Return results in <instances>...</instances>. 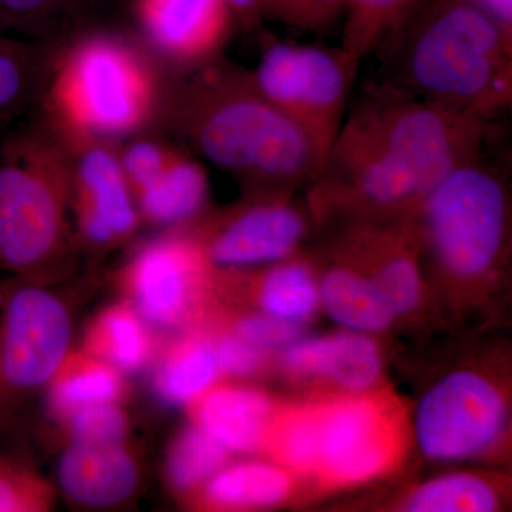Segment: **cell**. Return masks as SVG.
I'll return each instance as SVG.
<instances>
[{
    "instance_id": "f1b7e54d",
    "label": "cell",
    "mask_w": 512,
    "mask_h": 512,
    "mask_svg": "<svg viewBox=\"0 0 512 512\" xmlns=\"http://www.w3.org/2000/svg\"><path fill=\"white\" fill-rule=\"evenodd\" d=\"M228 451L197 424L175 439L167 458V476L178 490L197 487L224 467Z\"/></svg>"
},
{
    "instance_id": "7a4b0ae2",
    "label": "cell",
    "mask_w": 512,
    "mask_h": 512,
    "mask_svg": "<svg viewBox=\"0 0 512 512\" xmlns=\"http://www.w3.org/2000/svg\"><path fill=\"white\" fill-rule=\"evenodd\" d=\"M160 120L194 156L254 194H291L322 171L302 128L259 92L251 70L224 56L180 73L167 86Z\"/></svg>"
},
{
    "instance_id": "ffe728a7",
    "label": "cell",
    "mask_w": 512,
    "mask_h": 512,
    "mask_svg": "<svg viewBox=\"0 0 512 512\" xmlns=\"http://www.w3.org/2000/svg\"><path fill=\"white\" fill-rule=\"evenodd\" d=\"M319 302L333 322L350 332H380L394 319L372 278L348 266H335L323 275Z\"/></svg>"
},
{
    "instance_id": "f546056e",
    "label": "cell",
    "mask_w": 512,
    "mask_h": 512,
    "mask_svg": "<svg viewBox=\"0 0 512 512\" xmlns=\"http://www.w3.org/2000/svg\"><path fill=\"white\" fill-rule=\"evenodd\" d=\"M52 498L49 485L25 461L0 456V512L46 511Z\"/></svg>"
},
{
    "instance_id": "d4e9b609",
    "label": "cell",
    "mask_w": 512,
    "mask_h": 512,
    "mask_svg": "<svg viewBox=\"0 0 512 512\" xmlns=\"http://www.w3.org/2000/svg\"><path fill=\"white\" fill-rule=\"evenodd\" d=\"M84 352L123 372H136L151 355V340L143 319L127 305L113 306L93 323Z\"/></svg>"
},
{
    "instance_id": "5b68a950",
    "label": "cell",
    "mask_w": 512,
    "mask_h": 512,
    "mask_svg": "<svg viewBox=\"0 0 512 512\" xmlns=\"http://www.w3.org/2000/svg\"><path fill=\"white\" fill-rule=\"evenodd\" d=\"M36 117L0 143V265L19 274L62 251L70 207L62 141Z\"/></svg>"
},
{
    "instance_id": "2e32d148",
    "label": "cell",
    "mask_w": 512,
    "mask_h": 512,
    "mask_svg": "<svg viewBox=\"0 0 512 512\" xmlns=\"http://www.w3.org/2000/svg\"><path fill=\"white\" fill-rule=\"evenodd\" d=\"M59 481L64 493L77 503L107 507L134 493L138 471L123 444L72 443L60 458Z\"/></svg>"
},
{
    "instance_id": "8992f818",
    "label": "cell",
    "mask_w": 512,
    "mask_h": 512,
    "mask_svg": "<svg viewBox=\"0 0 512 512\" xmlns=\"http://www.w3.org/2000/svg\"><path fill=\"white\" fill-rule=\"evenodd\" d=\"M483 153L450 171L423 201L420 237L443 271L463 281L483 278L507 247L510 195L503 165Z\"/></svg>"
},
{
    "instance_id": "6da1fadb",
    "label": "cell",
    "mask_w": 512,
    "mask_h": 512,
    "mask_svg": "<svg viewBox=\"0 0 512 512\" xmlns=\"http://www.w3.org/2000/svg\"><path fill=\"white\" fill-rule=\"evenodd\" d=\"M495 124L367 82L311 185L319 210L353 212L367 222L416 217L429 192L464 161L483 153Z\"/></svg>"
},
{
    "instance_id": "3957f363",
    "label": "cell",
    "mask_w": 512,
    "mask_h": 512,
    "mask_svg": "<svg viewBox=\"0 0 512 512\" xmlns=\"http://www.w3.org/2000/svg\"><path fill=\"white\" fill-rule=\"evenodd\" d=\"M382 52L414 97L487 123L511 109L512 35L473 0H424Z\"/></svg>"
},
{
    "instance_id": "1f68e13d",
    "label": "cell",
    "mask_w": 512,
    "mask_h": 512,
    "mask_svg": "<svg viewBox=\"0 0 512 512\" xmlns=\"http://www.w3.org/2000/svg\"><path fill=\"white\" fill-rule=\"evenodd\" d=\"M345 3L346 0H266V19L299 32L323 33L342 18Z\"/></svg>"
},
{
    "instance_id": "4316f807",
    "label": "cell",
    "mask_w": 512,
    "mask_h": 512,
    "mask_svg": "<svg viewBox=\"0 0 512 512\" xmlns=\"http://www.w3.org/2000/svg\"><path fill=\"white\" fill-rule=\"evenodd\" d=\"M94 0H0V32L53 43L70 32Z\"/></svg>"
},
{
    "instance_id": "5bb4252c",
    "label": "cell",
    "mask_w": 512,
    "mask_h": 512,
    "mask_svg": "<svg viewBox=\"0 0 512 512\" xmlns=\"http://www.w3.org/2000/svg\"><path fill=\"white\" fill-rule=\"evenodd\" d=\"M316 470L338 484L379 476L393 460V431L382 409L367 399L345 400L316 410Z\"/></svg>"
},
{
    "instance_id": "52a82bcc",
    "label": "cell",
    "mask_w": 512,
    "mask_h": 512,
    "mask_svg": "<svg viewBox=\"0 0 512 512\" xmlns=\"http://www.w3.org/2000/svg\"><path fill=\"white\" fill-rule=\"evenodd\" d=\"M359 67L340 46L265 35L251 76L259 92L302 128L325 164L348 113Z\"/></svg>"
},
{
    "instance_id": "8fae6325",
    "label": "cell",
    "mask_w": 512,
    "mask_h": 512,
    "mask_svg": "<svg viewBox=\"0 0 512 512\" xmlns=\"http://www.w3.org/2000/svg\"><path fill=\"white\" fill-rule=\"evenodd\" d=\"M197 238L211 265L249 268L285 261L301 247L308 222L291 194H255Z\"/></svg>"
},
{
    "instance_id": "4fadbf2b",
    "label": "cell",
    "mask_w": 512,
    "mask_h": 512,
    "mask_svg": "<svg viewBox=\"0 0 512 512\" xmlns=\"http://www.w3.org/2000/svg\"><path fill=\"white\" fill-rule=\"evenodd\" d=\"M148 45L180 73L222 56L239 30L225 0H133Z\"/></svg>"
},
{
    "instance_id": "ac0fdd59",
    "label": "cell",
    "mask_w": 512,
    "mask_h": 512,
    "mask_svg": "<svg viewBox=\"0 0 512 512\" xmlns=\"http://www.w3.org/2000/svg\"><path fill=\"white\" fill-rule=\"evenodd\" d=\"M208 197L210 181L204 165L181 144L156 180L134 200L140 218L153 224L180 225L198 217Z\"/></svg>"
},
{
    "instance_id": "83f0119b",
    "label": "cell",
    "mask_w": 512,
    "mask_h": 512,
    "mask_svg": "<svg viewBox=\"0 0 512 512\" xmlns=\"http://www.w3.org/2000/svg\"><path fill=\"white\" fill-rule=\"evenodd\" d=\"M498 495L483 478L473 474H447L420 485L404 510L410 512H493Z\"/></svg>"
},
{
    "instance_id": "4dcf8cb0",
    "label": "cell",
    "mask_w": 512,
    "mask_h": 512,
    "mask_svg": "<svg viewBox=\"0 0 512 512\" xmlns=\"http://www.w3.org/2000/svg\"><path fill=\"white\" fill-rule=\"evenodd\" d=\"M276 456L286 466L301 471H315L318 461V420L315 412L286 416L269 431Z\"/></svg>"
},
{
    "instance_id": "9c48e42d",
    "label": "cell",
    "mask_w": 512,
    "mask_h": 512,
    "mask_svg": "<svg viewBox=\"0 0 512 512\" xmlns=\"http://www.w3.org/2000/svg\"><path fill=\"white\" fill-rule=\"evenodd\" d=\"M507 403L487 377L450 373L421 397L414 434L421 453L434 461L481 456L507 429Z\"/></svg>"
},
{
    "instance_id": "44dd1931",
    "label": "cell",
    "mask_w": 512,
    "mask_h": 512,
    "mask_svg": "<svg viewBox=\"0 0 512 512\" xmlns=\"http://www.w3.org/2000/svg\"><path fill=\"white\" fill-rule=\"evenodd\" d=\"M291 487V477L284 468L249 461L222 467L208 478L204 498L218 508H268L285 501Z\"/></svg>"
},
{
    "instance_id": "9a60e30c",
    "label": "cell",
    "mask_w": 512,
    "mask_h": 512,
    "mask_svg": "<svg viewBox=\"0 0 512 512\" xmlns=\"http://www.w3.org/2000/svg\"><path fill=\"white\" fill-rule=\"evenodd\" d=\"M284 363L293 373L322 377L355 393L369 390L382 373L375 340L350 330L325 338L296 339L286 346Z\"/></svg>"
},
{
    "instance_id": "30bf717a",
    "label": "cell",
    "mask_w": 512,
    "mask_h": 512,
    "mask_svg": "<svg viewBox=\"0 0 512 512\" xmlns=\"http://www.w3.org/2000/svg\"><path fill=\"white\" fill-rule=\"evenodd\" d=\"M52 128L66 154L69 204L84 241L93 247H110L131 237L140 214L116 141Z\"/></svg>"
},
{
    "instance_id": "277c9868",
    "label": "cell",
    "mask_w": 512,
    "mask_h": 512,
    "mask_svg": "<svg viewBox=\"0 0 512 512\" xmlns=\"http://www.w3.org/2000/svg\"><path fill=\"white\" fill-rule=\"evenodd\" d=\"M56 49L37 104L53 127L117 143L160 119L167 86L136 43L92 30Z\"/></svg>"
},
{
    "instance_id": "d590c367",
    "label": "cell",
    "mask_w": 512,
    "mask_h": 512,
    "mask_svg": "<svg viewBox=\"0 0 512 512\" xmlns=\"http://www.w3.org/2000/svg\"><path fill=\"white\" fill-rule=\"evenodd\" d=\"M237 18L239 30L251 32L266 20V0H225Z\"/></svg>"
},
{
    "instance_id": "ba28073f",
    "label": "cell",
    "mask_w": 512,
    "mask_h": 512,
    "mask_svg": "<svg viewBox=\"0 0 512 512\" xmlns=\"http://www.w3.org/2000/svg\"><path fill=\"white\" fill-rule=\"evenodd\" d=\"M69 313L32 285L0 286V420L29 390L52 380L69 355Z\"/></svg>"
},
{
    "instance_id": "8d00e7d4",
    "label": "cell",
    "mask_w": 512,
    "mask_h": 512,
    "mask_svg": "<svg viewBox=\"0 0 512 512\" xmlns=\"http://www.w3.org/2000/svg\"><path fill=\"white\" fill-rule=\"evenodd\" d=\"M473 2L512 35V0H473Z\"/></svg>"
},
{
    "instance_id": "cb8c5ba5",
    "label": "cell",
    "mask_w": 512,
    "mask_h": 512,
    "mask_svg": "<svg viewBox=\"0 0 512 512\" xmlns=\"http://www.w3.org/2000/svg\"><path fill=\"white\" fill-rule=\"evenodd\" d=\"M215 346L204 339H185L168 350L157 370V392L165 402L194 403L220 376Z\"/></svg>"
},
{
    "instance_id": "e575fe53",
    "label": "cell",
    "mask_w": 512,
    "mask_h": 512,
    "mask_svg": "<svg viewBox=\"0 0 512 512\" xmlns=\"http://www.w3.org/2000/svg\"><path fill=\"white\" fill-rule=\"evenodd\" d=\"M215 352H217L221 372L234 376H247L254 373L261 365L262 353H264L235 333L222 338L221 342L215 346Z\"/></svg>"
},
{
    "instance_id": "484cf974",
    "label": "cell",
    "mask_w": 512,
    "mask_h": 512,
    "mask_svg": "<svg viewBox=\"0 0 512 512\" xmlns=\"http://www.w3.org/2000/svg\"><path fill=\"white\" fill-rule=\"evenodd\" d=\"M259 288L262 311L293 325L312 318L319 305V285L311 269L299 261L274 264Z\"/></svg>"
},
{
    "instance_id": "7402d4cb",
    "label": "cell",
    "mask_w": 512,
    "mask_h": 512,
    "mask_svg": "<svg viewBox=\"0 0 512 512\" xmlns=\"http://www.w3.org/2000/svg\"><path fill=\"white\" fill-rule=\"evenodd\" d=\"M52 380L50 400L63 417L94 404L116 403L123 393L120 370L87 352L67 355Z\"/></svg>"
},
{
    "instance_id": "d6a6232c",
    "label": "cell",
    "mask_w": 512,
    "mask_h": 512,
    "mask_svg": "<svg viewBox=\"0 0 512 512\" xmlns=\"http://www.w3.org/2000/svg\"><path fill=\"white\" fill-rule=\"evenodd\" d=\"M72 443L121 446L127 436V419L116 403L83 407L69 417Z\"/></svg>"
},
{
    "instance_id": "d6986e66",
    "label": "cell",
    "mask_w": 512,
    "mask_h": 512,
    "mask_svg": "<svg viewBox=\"0 0 512 512\" xmlns=\"http://www.w3.org/2000/svg\"><path fill=\"white\" fill-rule=\"evenodd\" d=\"M53 43L10 39L0 32V128L42 99Z\"/></svg>"
},
{
    "instance_id": "603a6c76",
    "label": "cell",
    "mask_w": 512,
    "mask_h": 512,
    "mask_svg": "<svg viewBox=\"0 0 512 512\" xmlns=\"http://www.w3.org/2000/svg\"><path fill=\"white\" fill-rule=\"evenodd\" d=\"M424 0H346L340 47L357 63L393 39Z\"/></svg>"
},
{
    "instance_id": "e0dca14e",
    "label": "cell",
    "mask_w": 512,
    "mask_h": 512,
    "mask_svg": "<svg viewBox=\"0 0 512 512\" xmlns=\"http://www.w3.org/2000/svg\"><path fill=\"white\" fill-rule=\"evenodd\" d=\"M195 424L228 453L264 446L272 427V403L245 387H211L194 402Z\"/></svg>"
},
{
    "instance_id": "836d02e7",
    "label": "cell",
    "mask_w": 512,
    "mask_h": 512,
    "mask_svg": "<svg viewBox=\"0 0 512 512\" xmlns=\"http://www.w3.org/2000/svg\"><path fill=\"white\" fill-rule=\"evenodd\" d=\"M235 335L261 349L286 348L301 335V326L285 322L268 313L245 316L234 328Z\"/></svg>"
},
{
    "instance_id": "7c38bea8",
    "label": "cell",
    "mask_w": 512,
    "mask_h": 512,
    "mask_svg": "<svg viewBox=\"0 0 512 512\" xmlns=\"http://www.w3.org/2000/svg\"><path fill=\"white\" fill-rule=\"evenodd\" d=\"M208 266L200 242L190 235H165L141 248L126 274L141 318L161 326L184 322Z\"/></svg>"
}]
</instances>
